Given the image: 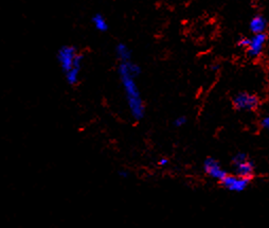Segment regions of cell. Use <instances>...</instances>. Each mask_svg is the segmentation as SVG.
I'll return each mask as SVG.
<instances>
[{"mask_svg":"<svg viewBox=\"0 0 269 228\" xmlns=\"http://www.w3.org/2000/svg\"><path fill=\"white\" fill-rule=\"evenodd\" d=\"M56 60L69 86H76L81 80L84 55L73 45H64L57 50Z\"/></svg>","mask_w":269,"mask_h":228,"instance_id":"cell-2","label":"cell"},{"mask_svg":"<svg viewBox=\"0 0 269 228\" xmlns=\"http://www.w3.org/2000/svg\"><path fill=\"white\" fill-rule=\"evenodd\" d=\"M250 179L244 178L238 175H226V177L222 180L223 186L233 192H242L245 189H247Z\"/></svg>","mask_w":269,"mask_h":228,"instance_id":"cell-4","label":"cell"},{"mask_svg":"<svg viewBox=\"0 0 269 228\" xmlns=\"http://www.w3.org/2000/svg\"><path fill=\"white\" fill-rule=\"evenodd\" d=\"M169 164V160L167 159V158H161L160 160H159V166H161V167H165V166H167Z\"/></svg>","mask_w":269,"mask_h":228,"instance_id":"cell-16","label":"cell"},{"mask_svg":"<svg viewBox=\"0 0 269 228\" xmlns=\"http://www.w3.org/2000/svg\"><path fill=\"white\" fill-rule=\"evenodd\" d=\"M245 160H247V155L245 153H238L233 157L232 163H233V166H235L237 164L243 163V161H245Z\"/></svg>","mask_w":269,"mask_h":228,"instance_id":"cell-11","label":"cell"},{"mask_svg":"<svg viewBox=\"0 0 269 228\" xmlns=\"http://www.w3.org/2000/svg\"><path fill=\"white\" fill-rule=\"evenodd\" d=\"M119 176L121 177V178H123V179H126V178H128V176H129V173L127 172V171H125V170H121V171H119Z\"/></svg>","mask_w":269,"mask_h":228,"instance_id":"cell-13","label":"cell"},{"mask_svg":"<svg viewBox=\"0 0 269 228\" xmlns=\"http://www.w3.org/2000/svg\"><path fill=\"white\" fill-rule=\"evenodd\" d=\"M186 123H187V118H186V117L180 116V117H178L177 119H175V121H174V126H175L176 128H181V127L186 126Z\"/></svg>","mask_w":269,"mask_h":228,"instance_id":"cell-12","label":"cell"},{"mask_svg":"<svg viewBox=\"0 0 269 228\" xmlns=\"http://www.w3.org/2000/svg\"><path fill=\"white\" fill-rule=\"evenodd\" d=\"M257 98L248 92H239L233 99V105L236 109L243 111H251L257 107Z\"/></svg>","mask_w":269,"mask_h":228,"instance_id":"cell-3","label":"cell"},{"mask_svg":"<svg viewBox=\"0 0 269 228\" xmlns=\"http://www.w3.org/2000/svg\"><path fill=\"white\" fill-rule=\"evenodd\" d=\"M262 127H263L265 130H268V131H269V116L265 117V118L262 120Z\"/></svg>","mask_w":269,"mask_h":228,"instance_id":"cell-14","label":"cell"},{"mask_svg":"<svg viewBox=\"0 0 269 228\" xmlns=\"http://www.w3.org/2000/svg\"><path fill=\"white\" fill-rule=\"evenodd\" d=\"M91 24L93 26V28L98 32L104 33L108 30V23L106 21V18L101 13H95L92 17H91Z\"/></svg>","mask_w":269,"mask_h":228,"instance_id":"cell-8","label":"cell"},{"mask_svg":"<svg viewBox=\"0 0 269 228\" xmlns=\"http://www.w3.org/2000/svg\"><path fill=\"white\" fill-rule=\"evenodd\" d=\"M267 23L263 16H254L250 22V30L253 34L264 33L266 30Z\"/></svg>","mask_w":269,"mask_h":228,"instance_id":"cell-9","label":"cell"},{"mask_svg":"<svg viewBox=\"0 0 269 228\" xmlns=\"http://www.w3.org/2000/svg\"><path fill=\"white\" fill-rule=\"evenodd\" d=\"M204 170L210 177L219 180V182H222L227 175V172L219 165L218 161L213 158H207L205 160Z\"/></svg>","mask_w":269,"mask_h":228,"instance_id":"cell-5","label":"cell"},{"mask_svg":"<svg viewBox=\"0 0 269 228\" xmlns=\"http://www.w3.org/2000/svg\"><path fill=\"white\" fill-rule=\"evenodd\" d=\"M140 73L141 69L139 66L131 61L121 62L118 67L119 79L124 96H125L128 110L130 112V116L136 121L143 119L144 115H146L144 101L136 81Z\"/></svg>","mask_w":269,"mask_h":228,"instance_id":"cell-1","label":"cell"},{"mask_svg":"<svg viewBox=\"0 0 269 228\" xmlns=\"http://www.w3.org/2000/svg\"><path fill=\"white\" fill-rule=\"evenodd\" d=\"M116 55L120 63L131 61V51L129 47L123 43H120L116 46Z\"/></svg>","mask_w":269,"mask_h":228,"instance_id":"cell-10","label":"cell"},{"mask_svg":"<svg viewBox=\"0 0 269 228\" xmlns=\"http://www.w3.org/2000/svg\"><path fill=\"white\" fill-rule=\"evenodd\" d=\"M234 168H235L236 175L244 177V178H248V179H250L252 177L253 172H254V166L251 161H249L248 159L243 161V163L241 164L235 165Z\"/></svg>","mask_w":269,"mask_h":228,"instance_id":"cell-7","label":"cell"},{"mask_svg":"<svg viewBox=\"0 0 269 228\" xmlns=\"http://www.w3.org/2000/svg\"><path fill=\"white\" fill-rule=\"evenodd\" d=\"M238 45L241 47H244V48H247L249 45V39H242L241 41L238 42Z\"/></svg>","mask_w":269,"mask_h":228,"instance_id":"cell-15","label":"cell"},{"mask_svg":"<svg viewBox=\"0 0 269 228\" xmlns=\"http://www.w3.org/2000/svg\"><path fill=\"white\" fill-rule=\"evenodd\" d=\"M265 44H266L265 33L254 34L251 39H249V45L247 47V51H248L249 56L255 58V56L260 55L264 49Z\"/></svg>","mask_w":269,"mask_h":228,"instance_id":"cell-6","label":"cell"}]
</instances>
